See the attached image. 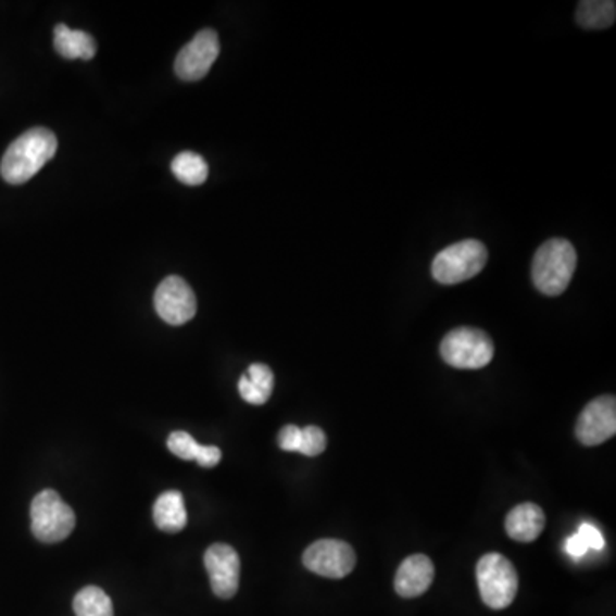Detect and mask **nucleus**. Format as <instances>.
Wrapping results in <instances>:
<instances>
[{
  "mask_svg": "<svg viewBox=\"0 0 616 616\" xmlns=\"http://www.w3.org/2000/svg\"><path fill=\"white\" fill-rule=\"evenodd\" d=\"M274 389V374L264 363H252L246 375L240 377L238 391L243 401L254 406H262L269 401Z\"/></svg>",
  "mask_w": 616,
  "mask_h": 616,
  "instance_id": "obj_14",
  "label": "nucleus"
},
{
  "mask_svg": "<svg viewBox=\"0 0 616 616\" xmlns=\"http://www.w3.org/2000/svg\"><path fill=\"white\" fill-rule=\"evenodd\" d=\"M479 594L488 608L504 609L516 600L519 579L516 568L500 553L481 556L476 565Z\"/></svg>",
  "mask_w": 616,
  "mask_h": 616,
  "instance_id": "obj_3",
  "label": "nucleus"
},
{
  "mask_svg": "<svg viewBox=\"0 0 616 616\" xmlns=\"http://www.w3.org/2000/svg\"><path fill=\"white\" fill-rule=\"evenodd\" d=\"M616 399L615 395H601L594 399L580 413L576 425V436L582 445L594 448L615 437Z\"/></svg>",
  "mask_w": 616,
  "mask_h": 616,
  "instance_id": "obj_10",
  "label": "nucleus"
},
{
  "mask_svg": "<svg viewBox=\"0 0 616 616\" xmlns=\"http://www.w3.org/2000/svg\"><path fill=\"white\" fill-rule=\"evenodd\" d=\"M436 577V567L427 555L407 556L399 565L394 588L401 598H418L430 588Z\"/></svg>",
  "mask_w": 616,
  "mask_h": 616,
  "instance_id": "obj_12",
  "label": "nucleus"
},
{
  "mask_svg": "<svg viewBox=\"0 0 616 616\" xmlns=\"http://www.w3.org/2000/svg\"><path fill=\"white\" fill-rule=\"evenodd\" d=\"M440 355L451 367L478 370L492 362L495 347L483 330L475 327H457L442 339Z\"/></svg>",
  "mask_w": 616,
  "mask_h": 616,
  "instance_id": "obj_4",
  "label": "nucleus"
},
{
  "mask_svg": "<svg viewBox=\"0 0 616 616\" xmlns=\"http://www.w3.org/2000/svg\"><path fill=\"white\" fill-rule=\"evenodd\" d=\"M565 550H567L568 555L573 556L574 561H579L580 556H584L588 553L589 548L576 532V535L568 538Z\"/></svg>",
  "mask_w": 616,
  "mask_h": 616,
  "instance_id": "obj_25",
  "label": "nucleus"
},
{
  "mask_svg": "<svg viewBox=\"0 0 616 616\" xmlns=\"http://www.w3.org/2000/svg\"><path fill=\"white\" fill-rule=\"evenodd\" d=\"M204 565L214 594L222 600L234 598L240 584V556L234 548L225 543L213 544L205 550Z\"/></svg>",
  "mask_w": 616,
  "mask_h": 616,
  "instance_id": "obj_11",
  "label": "nucleus"
},
{
  "mask_svg": "<svg viewBox=\"0 0 616 616\" xmlns=\"http://www.w3.org/2000/svg\"><path fill=\"white\" fill-rule=\"evenodd\" d=\"M154 309L169 326L189 323L198 312V300L192 288L178 276L163 279L154 293Z\"/></svg>",
  "mask_w": 616,
  "mask_h": 616,
  "instance_id": "obj_9",
  "label": "nucleus"
},
{
  "mask_svg": "<svg viewBox=\"0 0 616 616\" xmlns=\"http://www.w3.org/2000/svg\"><path fill=\"white\" fill-rule=\"evenodd\" d=\"M577 267V252L564 238L548 240L532 259V282L546 297H558L567 290Z\"/></svg>",
  "mask_w": 616,
  "mask_h": 616,
  "instance_id": "obj_2",
  "label": "nucleus"
},
{
  "mask_svg": "<svg viewBox=\"0 0 616 616\" xmlns=\"http://www.w3.org/2000/svg\"><path fill=\"white\" fill-rule=\"evenodd\" d=\"M616 4L613 0H584L577 8V25L584 29H606L615 25Z\"/></svg>",
  "mask_w": 616,
  "mask_h": 616,
  "instance_id": "obj_17",
  "label": "nucleus"
},
{
  "mask_svg": "<svg viewBox=\"0 0 616 616\" xmlns=\"http://www.w3.org/2000/svg\"><path fill=\"white\" fill-rule=\"evenodd\" d=\"M326 433L318 427L302 428V442H300V454L315 457L326 451Z\"/></svg>",
  "mask_w": 616,
  "mask_h": 616,
  "instance_id": "obj_21",
  "label": "nucleus"
},
{
  "mask_svg": "<svg viewBox=\"0 0 616 616\" xmlns=\"http://www.w3.org/2000/svg\"><path fill=\"white\" fill-rule=\"evenodd\" d=\"M218 55V33L214 29H202L178 52L175 73L184 81H199L210 73Z\"/></svg>",
  "mask_w": 616,
  "mask_h": 616,
  "instance_id": "obj_8",
  "label": "nucleus"
},
{
  "mask_svg": "<svg viewBox=\"0 0 616 616\" xmlns=\"http://www.w3.org/2000/svg\"><path fill=\"white\" fill-rule=\"evenodd\" d=\"M577 535L582 538L586 544H588L589 550H596V552H601L604 548V538L600 531H598L594 526L591 524L584 523L580 526L579 531Z\"/></svg>",
  "mask_w": 616,
  "mask_h": 616,
  "instance_id": "obj_23",
  "label": "nucleus"
},
{
  "mask_svg": "<svg viewBox=\"0 0 616 616\" xmlns=\"http://www.w3.org/2000/svg\"><path fill=\"white\" fill-rule=\"evenodd\" d=\"M76 616H113V604L103 589L88 586L74 598Z\"/></svg>",
  "mask_w": 616,
  "mask_h": 616,
  "instance_id": "obj_18",
  "label": "nucleus"
},
{
  "mask_svg": "<svg viewBox=\"0 0 616 616\" xmlns=\"http://www.w3.org/2000/svg\"><path fill=\"white\" fill-rule=\"evenodd\" d=\"M279 448L287 452H299L302 442V428L294 425L282 427L278 436Z\"/></svg>",
  "mask_w": 616,
  "mask_h": 616,
  "instance_id": "obj_22",
  "label": "nucleus"
},
{
  "mask_svg": "<svg viewBox=\"0 0 616 616\" xmlns=\"http://www.w3.org/2000/svg\"><path fill=\"white\" fill-rule=\"evenodd\" d=\"M487 247L479 240H463L443 249L431 262V276L440 285H457L475 278L487 266Z\"/></svg>",
  "mask_w": 616,
  "mask_h": 616,
  "instance_id": "obj_5",
  "label": "nucleus"
},
{
  "mask_svg": "<svg viewBox=\"0 0 616 616\" xmlns=\"http://www.w3.org/2000/svg\"><path fill=\"white\" fill-rule=\"evenodd\" d=\"M219 461H222V451H219L218 448H214V445H201L196 463L202 467H214L218 466Z\"/></svg>",
  "mask_w": 616,
  "mask_h": 616,
  "instance_id": "obj_24",
  "label": "nucleus"
},
{
  "mask_svg": "<svg viewBox=\"0 0 616 616\" xmlns=\"http://www.w3.org/2000/svg\"><path fill=\"white\" fill-rule=\"evenodd\" d=\"M153 519L165 532H178L187 526V511L184 496L177 490L162 493L153 507Z\"/></svg>",
  "mask_w": 616,
  "mask_h": 616,
  "instance_id": "obj_15",
  "label": "nucleus"
},
{
  "mask_svg": "<svg viewBox=\"0 0 616 616\" xmlns=\"http://www.w3.org/2000/svg\"><path fill=\"white\" fill-rule=\"evenodd\" d=\"M56 146L52 130L43 127L26 130L5 151L0 163L2 178L13 186L25 184L55 156Z\"/></svg>",
  "mask_w": 616,
  "mask_h": 616,
  "instance_id": "obj_1",
  "label": "nucleus"
},
{
  "mask_svg": "<svg viewBox=\"0 0 616 616\" xmlns=\"http://www.w3.org/2000/svg\"><path fill=\"white\" fill-rule=\"evenodd\" d=\"M53 45H55L56 53L64 59L89 61L97 53V43H95L93 38L89 37L88 33L77 32V29H71L65 25L55 26Z\"/></svg>",
  "mask_w": 616,
  "mask_h": 616,
  "instance_id": "obj_16",
  "label": "nucleus"
},
{
  "mask_svg": "<svg viewBox=\"0 0 616 616\" xmlns=\"http://www.w3.org/2000/svg\"><path fill=\"white\" fill-rule=\"evenodd\" d=\"M172 172L186 186H201L208 178L210 168H208L204 158L186 151V153L175 156L174 163H172Z\"/></svg>",
  "mask_w": 616,
  "mask_h": 616,
  "instance_id": "obj_19",
  "label": "nucleus"
},
{
  "mask_svg": "<svg viewBox=\"0 0 616 616\" xmlns=\"http://www.w3.org/2000/svg\"><path fill=\"white\" fill-rule=\"evenodd\" d=\"M303 565L317 576L342 579L355 568V550L341 540H318L306 548Z\"/></svg>",
  "mask_w": 616,
  "mask_h": 616,
  "instance_id": "obj_7",
  "label": "nucleus"
},
{
  "mask_svg": "<svg viewBox=\"0 0 616 616\" xmlns=\"http://www.w3.org/2000/svg\"><path fill=\"white\" fill-rule=\"evenodd\" d=\"M166 445L172 454L186 461L198 460L199 449H201V443L196 442L187 431H174L166 440Z\"/></svg>",
  "mask_w": 616,
  "mask_h": 616,
  "instance_id": "obj_20",
  "label": "nucleus"
},
{
  "mask_svg": "<svg viewBox=\"0 0 616 616\" xmlns=\"http://www.w3.org/2000/svg\"><path fill=\"white\" fill-rule=\"evenodd\" d=\"M32 531L41 543H59L76 528L73 508L59 493L43 490L32 502Z\"/></svg>",
  "mask_w": 616,
  "mask_h": 616,
  "instance_id": "obj_6",
  "label": "nucleus"
},
{
  "mask_svg": "<svg viewBox=\"0 0 616 616\" xmlns=\"http://www.w3.org/2000/svg\"><path fill=\"white\" fill-rule=\"evenodd\" d=\"M505 529L512 540L519 541V543H532L543 532L544 512L531 502L517 505L508 512Z\"/></svg>",
  "mask_w": 616,
  "mask_h": 616,
  "instance_id": "obj_13",
  "label": "nucleus"
}]
</instances>
